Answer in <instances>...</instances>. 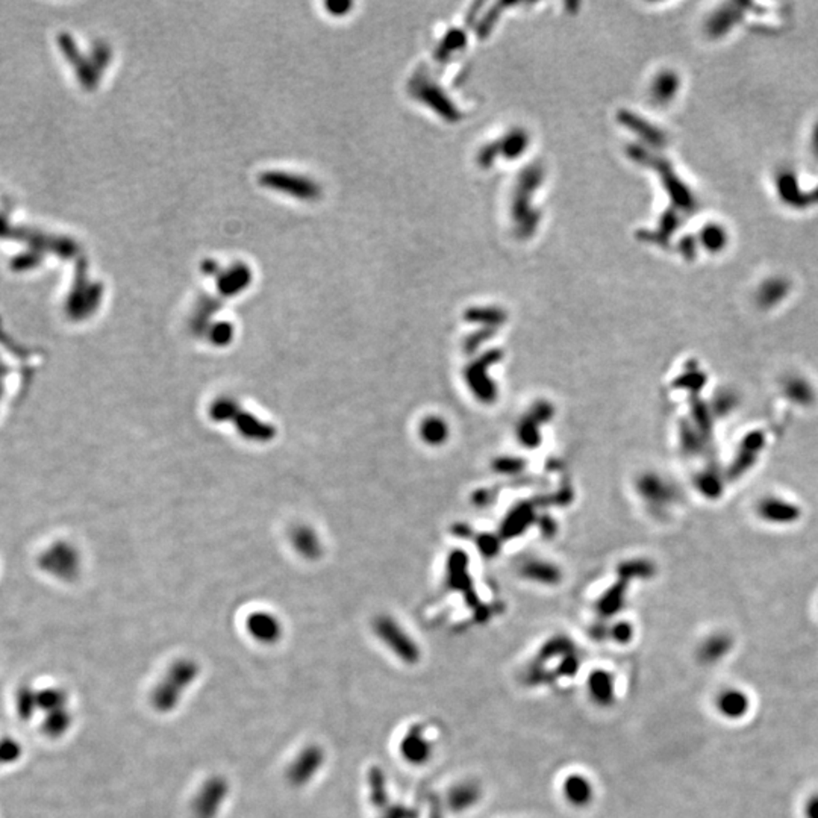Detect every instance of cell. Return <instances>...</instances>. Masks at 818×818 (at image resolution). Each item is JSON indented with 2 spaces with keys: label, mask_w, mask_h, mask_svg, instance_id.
Returning a JSON list of instances; mask_svg holds the SVG:
<instances>
[{
  "label": "cell",
  "mask_w": 818,
  "mask_h": 818,
  "mask_svg": "<svg viewBox=\"0 0 818 818\" xmlns=\"http://www.w3.org/2000/svg\"><path fill=\"white\" fill-rule=\"evenodd\" d=\"M802 813L805 818H818V792H814L805 800Z\"/></svg>",
  "instance_id": "cell-13"
},
{
  "label": "cell",
  "mask_w": 818,
  "mask_h": 818,
  "mask_svg": "<svg viewBox=\"0 0 818 818\" xmlns=\"http://www.w3.org/2000/svg\"><path fill=\"white\" fill-rule=\"evenodd\" d=\"M590 690L598 705H609L614 700V679L608 673H594L590 679Z\"/></svg>",
  "instance_id": "cell-11"
},
{
  "label": "cell",
  "mask_w": 818,
  "mask_h": 818,
  "mask_svg": "<svg viewBox=\"0 0 818 818\" xmlns=\"http://www.w3.org/2000/svg\"><path fill=\"white\" fill-rule=\"evenodd\" d=\"M479 796V790L473 785H459L451 792L449 802L453 809H464L472 806Z\"/></svg>",
  "instance_id": "cell-12"
},
{
  "label": "cell",
  "mask_w": 818,
  "mask_h": 818,
  "mask_svg": "<svg viewBox=\"0 0 818 818\" xmlns=\"http://www.w3.org/2000/svg\"><path fill=\"white\" fill-rule=\"evenodd\" d=\"M228 792L229 787L223 777H211L210 781L204 782L193 803L196 818L217 817L228 798Z\"/></svg>",
  "instance_id": "cell-3"
},
{
  "label": "cell",
  "mask_w": 818,
  "mask_h": 818,
  "mask_svg": "<svg viewBox=\"0 0 818 818\" xmlns=\"http://www.w3.org/2000/svg\"><path fill=\"white\" fill-rule=\"evenodd\" d=\"M208 414L214 423H231L238 436L252 443H268L276 436V429L272 423L243 408V405L231 396L214 399L208 408Z\"/></svg>",
  "instance_id": "cell-1"
},
{
  "label": "cell",
  "mask_w": 818,
  "mask_h": 818,
  "mask_svg": "<svg viewBox=\"0 0 818 818\" xmlns=\"http://www.w3.org/2000/svg\"><path fill=\"white\" fill-rule=\"evenodd\" d=\"M813 150L814 153H815V157H818V125L813 132Z\"/></svg>",
  "instance_id": "cell-14"
},
{
  "label": "cell",
  "mask_w": 818,
  "mask_h": 818,
  "mask_svg": "<svg viewBox=\"0 0 818 818\" xmlns=\"http://www.w3.org/2000/svg\"><path fill=\"white\" fill-rule=\"evenodd\" d=\"M400 750H402L405 760L413 764H423L429 760L430 745L421 734V729H417V728L411 730L408 735H405Z\"/></svg>",
  "instance_id": "cell-9"
},
{
  "label": "cell",
  "mask_w": 818,
  "mask_h": 818,
  "mask_svg": "<svg viewBox=\"0 0 818 818\" xmlns=\"http://www.w3.org/2000/svg\"><path fill=\"white\" fill-rule=\"evenodd\" d=\"M376 632L381 637V640L385 641V644L389 645L390 649L404 661H417L419 655H417V649L413 644V641L409 640L408 637H405L404 632L391 620L379 619L376 621Z\"/></svg>",
  "instance_id": "cell-6"
},
{
  "label": "cell",
  "mask_w": 818,
  "mask_h": 818,
  "mask_svg": "<svg viewBox=\"0 0 818 818\" xmlns=\"http://www.w3.org/2000/svg\"><path fill=\"white\" fill-rule=\"evenodd\" d=\"M325 762V753L320 747L310 745L300 752L289 767V779L293 785H305L319 773Z\"/></svg>",
  "instance_id": "cell-5"
},
{
  "label": "cell",
  "mask_w": 818,
  "mask_h": 818,
  "mask_svg": "<svg viewBox=\"0 0 818 818\" xmlns=\"http://www.w3.org/2000/svg\"><path fill=\"white\" fill-rule=\"evenodd\" d=\"M289 543L294 552L308 561H317L323 555V543L311 526H296L289 534Z\"/></svg>",
  "instance_id": "cell-8"
},
{
  "label": "cell",
  "mask_w": 818,
  "mask_h": 818,
  "mask_svg": "<svg viewBox=\"0 0 818 818\" xmlns=\"http://www.w3.org/2000/svg\"><path fill=\"white\" fill-rule=\"evenodd\" d=\"M564 792H566L568 802L576 805V806H583L591 800L593 788H591V783L585 777L576 775V776L567 779Z\"/></svg>",
  "instance_id": "cell-10"
},
{
  "label": "cell",
  "mask_w": 818,
  "mask_h": 818,
  "mask_svg": "<svg viewBox=\"0 0 818 818\" xmlns=\"http://www.w3.org/2000/svg\"><path fill=\"white\" fill-rule=\"evenodd\" d=\"M199 672V666L191 660H179L174 662V666L168 668L163 681L153 690V706L161 713H168L176 708L184 696L185 690L196 681Z\"/></svg>",
  "instance_id": "cell-2"
},
{
  "label": "cell",
  "mask_w": 818,
  "mask_h": 818,
  "mask_svg": "<svg viewBox=\"0 0 818 818\" xmlns=\"http://www.w3.org/2000/svg\"><path fill=\"white\" fill-rule=\"evenodd\" d=\"M752 708L749 694L740 688H726L715 698V709L723 719L738 722L747 717Z\"/></svg>",
  "instance_id": "cell-7"
},
{
  "label": "cell",
  "mask_w": 818,
  "mask_h": 818,
  "mask_svg": "<svg viewBox=\"0 0 818 818\" xmlns=\"http://www.w3.org/2000/svg\"><path fill=\"white\" fill-rule=\"evenodd\" d=\"M247 634L259 644H274L282 637V623L274 614L255 611L246 620Z\"/></svg>",
  "instance_id": "cell-4"
}]
</instances>
